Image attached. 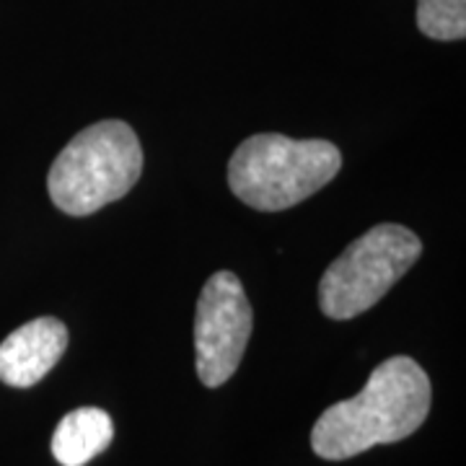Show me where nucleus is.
<instances>
[{"label":"nucleus","mask_w":466,"mask_h":466,"mask_svg":"<svg viewBox=\"0 0 466 466\" xmlns=\"http://www.w3.org/2000/svg\"><path fill=\"white\" fill-rule=\"evenodd\" d=\"M431 379L412 358L397 355L370 373L358 397L324 410L311 431V449L327 461L397 443L415 433L431 412Z\"/></svg>","instance_id":"obj_1"},{"label":"nucleus","mask_w":466,"mask_h":466,"mask_svg":"<svg viewBox=\"0 0 466 466\" xmlns=\"http://www.w3.org/2000/svg\"><path fill=\"white\" fill-rule=\"evenodd\" d=\"M342 168L329 140H293L280 133L247 137L228 164V187L244 205L278 213L317 195Z\"/></svg>","instance_id":"obj_2"},{"label":"nucleus","mask_w":466,"mask_h":466,"mask_svg":"<svg viewBox=\"0 0 466 466\" xmlns=\"http://www.w3.org/2000/svg\"><path fill=\"white\" fill-rule=\"evenodd\" d=\"M143 171V148L122 119H104L76 135L55 158L47 177L52 202L84 218L125 198Z\"/></svg>","instance_id":"obj_3"},{"label":"nucleus","mask_w":466,"mask_h":466,"mask_svg":"<svg viewBox=\"0 0 466 466\" xmlns=\"http://www.w3.org/2000/svg\"><path fill=\"white\" fill-rule=\"evenodd\" d=\"M420 254V238L397 223H381L363 233L327 267L319 283L324 317L345 321L368 311L415 265Z\"/></svg>","instance_id":"obj_4"},{"label":"nucleus","mask_w":466,"mask_h":466,"mask_svg":"<svg viewBox=\"0 0 466 466\" xmlns=\"http://www.w3.org/2000/svg\"><path fill=\"white\" fill-rule=\"evenodd\" d=\"M251 337V303L241 280L220 269L202 285L195 314L198 376L208 389L231 379Z\"/></svg>","instance_id":"obj_5"},{"label":"nucleus","mask_w":466,"mask_h":466,"mask_svg":"<svg viewBox=\"0 0 466 466\" xmlns=\"http://www.w3.org/2000/svg\"><path fill=\"white\" fill-rule=\"evenodd\" d=\"M66 348L67 329L60 319L26 321L0 342V381L14 389H29L50 373Z\"/></svg>","instance_id":"obj_6"},{"label":"nucleus","mask_w":466,"mask_h":466,"mask_svg":"<svg viewBox=\"0 0 466 466\" xmlns=\"http://www.w3.org/2000/svg\"><path fill=\"white\" fill-rule=\"evenodd\" d=\"M115 438L112 417L99 407L67 412L52 435V456L63 466H86Z\"/></svg>","instance_id":"obj_7"},{"label":"nucleus","mask_w":466,"mask_h":466,"mask_svg":"<svg viewBox=\"0 0 466 466\" xmlns=\"http://www.w3.org/2000/svg\"><path fill=\"white\" fill-rule=\"evenodd\" d=\"M420 32L438 42L466 36V0H417Z\"/></svg>","instance_id":"obj_8"}]
</instances>
